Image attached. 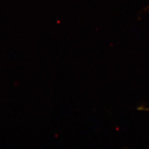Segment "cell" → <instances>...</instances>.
<instances>
[{
    "mask_svg": "<svg viewBox=\"0 0 149 149\" xmlns=\"http://www.w3.org/2000/svg\"><path fill=\"white\" fill-rule=\"evenodd\" d=\"M148 110H149V109H148Z\"/></svg>",
    "mask_w": 149,
    "mask_h": 149,
    "instance_id": "6da1fadb",
    "label": "cell"
}]
</instances>
